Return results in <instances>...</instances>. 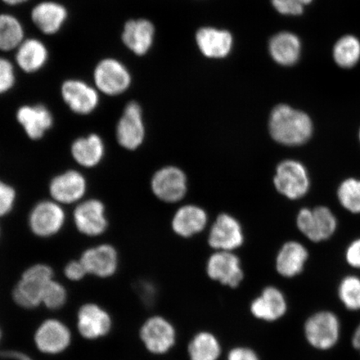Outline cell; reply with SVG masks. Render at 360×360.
<instances>
[{"label": "cell", "mask_w": 360, "mask_h": 360, "mask_svg": "<svg viewBox=\"0 0 360 360\" xmlns=\"http://www.w3.org/2000/svg\"><path fill=\"white\" fill-rule=\"evenodd\" d=\"M269 126L272 138L283 146L304 145L313 134V123L309 116L287 105L274 108Z\"/></svg>", "instance_id": "cell-1"}, {"label": "cell", "mask_w": 360, "mask_h": 360, "mask_svg": "<svg viewBox=\"0 0 360 360\" xmlns=\"http://www.w3.org/2000/svg\"><path fill=\"white\" fill-rule=\"evenodd\" d=\"M92 77L98 92L108 97L122 96L132 84L129 68L114 56L101 58L94 67Z\"/></svg>", "instance_id": "cell-2"}, {"label": "cell", "mask_w": 360, "mask_h": 360, "mask_svg": "<svg viewBox=\"0 0 360 360\" xmlns=\"http://www.w3.org/2000/svg\"><path fill=\"white\" fill-rule=\"evenodd\" d=\"M53 280L51 266L37 264L27 269L13 290L15 302L25 309H34L41 304L44 287Z\"/></svg>", "instance_id": "cell-3"}, {"label": "cell", "mask_w": 360, "mask_h": 360, "mask_svg": "<svg viewBox=\"0 0 360 360\" xmlns=\"http://www.w3.org/2000/svg\"><path fill=\"white\" fill-rule=\"evenodd\" d=\"M101 96L94 84L82 79H66L60 85L62 101L75 115L93 114L100 106Z\"/></svg>", "instance_id": "cell-4"}, {"label": "cell", "mask_w": 360, "mask_h": 360, "mask_svg": "<svg viewBox=\"0 0 360 360\" xmlns=\"http://www.w3.org/2000/svg\"><path fill=\"white\" fill-rule=\"evenodd\" d=\"M304 331L306 340L312 347L330 349L340 339V319L330 311L315 313L306 321Z\"/></svg>", "instance_id": "cell-5"}, {"label": "cell", "mask_w": 360, "mask_h": 360, "mask_svg": "<svg viewBox=\"0 0 360 360\" xmlns=\"http://www.w3.org/2000/svg\"><path fill=\"white\" fill-rule=\"evenodd\" d=\"M139 335L148 352L157 355L170 352L177 341L176 328L172 322L160 315L146 319Z\"/></svg>", "instance_id": "cell-6"}, {"label": "cell", "mask_w": 360, "mask_h": 360, "mask_svg": "<svg viewBox=\"0 0 360 360\" xmlns=\"http://www.w3.org/2000/svg\"><path fill=\"white\" fill-rule=\"evenodd\" d=\"M66 215L63 205L55 200H43L36 204L29 215V227L34 236L49 238L64 228Z\"/></svg>", "instance_id": "cell-7"}, {"label": "cell", "mask_w": 360, "mask_h": 360, "mask_svg": "<svg viewBox=\"0 0 360 360\" xmlns=\"http://www.w3.org/2000/svg\"><path fill=\"white\" fill-rule=\"evenodd\" d=\"M30 21L40 34L55 36L65 28L70 11L64 4L56 0H42L31 8Z\"/></svg>", "instance_id": "cell-8"}, {"label": "cell", "mask_w": 360, "mask_h": 360, "mask_svg": "<svg viewBox=\"0 0 360 360\" xmlns=\"http://www.w3.org/2000/svg\"><path fill=\"white\" fill-rule=\"evenodd\" d=\"M116 139L119 145L127 150H135L141 147L146 137L141 106L137 102L130 101L124 107L116 125Z\"/></svg>", "instance_id": "cell-9"}, {"label": "cell", "mask_w": 360, "mask_h": 360, "mask_svg": "<svg viewBox=\"0 0 360 360\" xmlns=\"http://www.w3.org/2000/svg\"><path fill=\"white\" fill-rule=\"evenodd\" d=\"M274 183L277 191L290 200L304 196L309 188L307 170L295 160H285L278 165Z\"/></svg>", "instance_id": "cell-10"}, {"label": "cell", "mask_w": 360, "mask_h": 360, "mask_svg": "<svg viewBox=\"0 0 360 360\" xmlns=\"http://www.w3.org/2000/svg\"><path fill=\"white\" fill-rule=\"evenodd\" d=\"M73 218L76 229L85 236H101L109 227L105 205L100 200L89 199L79 202Z\"/></svg>", "instance_id": "cell-11"}, {"label": "cell", "mask_w": 360, "mask_h": 360, "mask_svg": "<svg viewBox=\"0 0 360 360\" xmlns=\"http://www.w3.org/2000/svg\"><path fill=\"white\" fill-rule=\"evenodd\" d=\"M297 225L301 232L314 242H321L330 238L337 228V220L327 207L314 210L303 209L297 217Z\"/></svg>", "instance_id": "cell-12"}, {"label": "cell", "mask_w": 360, "mask_h": 360, "mask_svg": "<svg viewBox=\"0 0 360 360\" xmlns=\"http://www.w3.org/2000/svg\"><path fill=\"white\" fill-rule=\"evenodd\" d=\"M88 190L87 179L79 171L70 169L56 175L49 186L51 200L61 205H78Z\"/></svg>", "instance_id": "cell-13"}, {"label": "cell", "mask_w": 360, "mask_h": 360, "mask_svg": "<svg viewBox=\"0 0 360 360\" xmlns=\"http://www.w3.org/2000/svg\"><path fill=\"white\" fill-rule=\"evenodd\" d=\"M207 274L211 280L224 286L236 288L244 280L240 259L232 252L218 251L207 262Z\"/></svg>", "instance_id": "cell-14"}, {"label": "cell", "mask_w": 360, "mask_h": 360, "mask_svg": "<svg viewBox=\"0 0 360 360\" xmlns=\"http://www.w3.org/2000/svg\"><path fill=\"white\" fill-rule=\"evenodd\" d=\"M13 53V62L18 70L26 75L39 73L47 66L51 58L48 45L37 37H26Z\"/></svg>", "instance_id": "cell-15"}, {"label": "cell", "mask_w": 360, "mask_h": 360, "mask_svg": "<svg viewBox=\"0 0 360 360\" xmlns=\"http://www.w3.org/2000/svg\"><path fill=\"white\" fill-rule=\"evenodd\" d=\"M16 120L32 141L44 138L55 122L51 110L40 103L20 106L16 112Z\"/></svg>", "instance_id": "cell-16"}, {"label": "cell", "mask_w": 360, "mask_h": 360, "mask_svg": "<svg viewBox=\"0 0 360 360\" xmlns=\"http://www.w3.org/2000/svg\"><path fill=\"white\" fill-rule=\"evenodd\" d=\"M250 312L255 319L264 322L280 321L287 313V299L281 290L267 286L250 304Z\"/></svg>", "instance_id": "cell-17"}, {"label": "cell", "mask_w": 360, "mask_h": 360, "mask_svg": "<svg viewBox=\"0 0 360 360\" xmlns=\"http://www.w3.org/2000/svg\"><path fill=\"white\" fill-rule=\"evenodd\" d=\"M151 188L160 200L177 202L186 195L187 179L182 170L169 166L157 171L152 179Z\"/></svg>", "instance_id": "cell-18"}, {"label": "cell", "mask_w": 360, "mask_h": 360, "mask_svg": "<svg viewBox=\"0 0 360 360\" xmlns=\"http://www.w3.org/2000/svg\"><path fill=\"white\" fill-rule=\"evenodd\" d=\"M154 25L146 19H132L124 22L121 31V42L134 55H147L154 44Z\"/></svg>", "instance_id": "cell-19"}, {"label": "cell", "mask_w": 360, "mask_h": 360, "mask_svg": "<svg viewBox=\"0 0 360 360\" xmlns=\"http://www.w3.org/2000/svg\"><path fill=\"white\" fill-rule=\"evenodd\" d=\"M79 260L87 274L98 278L114 276L119 266L118 252L114 246L108 244L89 248Z\"/></svg>", "instance_id": "cell-20"}, {"label": "cell", "mask_w": 360, "mask_h": 360, "mask_svg": "<svg viewBox=\"0 0 360 360\" xmlns=\"http://www.w3.org/2000/svg\"><path fill=\"white\" fill-rule=\"evenodd\" d=\"M244 242L240 223L232 216L222 214L219 216L209 237V244L218 251L232 252Z\"/></svg>", "instance_id": "cell-21"}, {"label": "cell", "mask_w": 360, "mask_h": 360, "mask_svg": "<svg viewBox=\"0 0 360 360\" xmlns=\"http://www.w3.org/2000/svg\"><path fill=\"white\" fill-rule=\"evenodd\" d=\"M34 341L43 353L60 354L69 347L71 333L65 323L57 319H48L36 331Z\"/></svg>", "instance_id": "cell-22"}, {"label": "cell", "mask_w": 360, "mask_h": 360, "mask_svg": "<svg viewBox=\"0 0 360 360\" xmlns=\"http://www.w3.org/2000/svg\"><path fill=\"white\" fill-rule=\"evenodd\" d=\"M77 327L85 339L96 340L109 334L112 321L110 314L100 306L86 304L79 309Z\"/></svg>", "instance_id": "cell-23"}, {"label": "cell", "mask_w": 360, "mask_h": 360, "mask_svg": "<svg viewBox=\"0 0 360 360\" xmlns=\"http://www.w3.org/2000/svg\"><path fill=\"white\" fill-rule=\"evenodd\" d=\"M70 153L74 160L84 168L91 169L100 165L105 155V145L97 134L76 139L72 143Z\"/></svg>", "instance_id": "cell-24"}, {"label": "cell", "mask_w": 360, "mask_h": 360, "mask_svg": "<svg viewBox=\"0 0 360 360\" xmlns=\"http://www.w3.org/2000/svg\"><path fill=\"white\" fill-rule=\"evenodd\" d=\"M196 42L202 55L211 58L226 57L233 47V37L226 30L202 28L198 31Z\"/></svg>", "instance_id": "cell-25"}, {"label": "cell", "mask_w": 360, "mask_h": 360, "mask_svg": "<svg viewBox=\"0 0 360 360\" xmlns=\"http://www.w3.org/2000/svg\"><path fill=\"white\" fill-rule=\"evenodd\" d=\"M269 51L273 60L283 66H292L300 60L302 45L298 36L281 32L270 39Z\"/></svg>", "instance_id": "cell-26"}, {"label": "cell", "mask_w": 360, "mask_h": 360, "mask_svg": "<svg viewBox=\"0 0 360 360\" xmlns=\"http://www.w3.org/2000/svg\"><path fill=\"white\" fill-rule=\"evenodd\" d=\"M309 257L307 250L300 243L287 242L276 258L277 272L285 278H292L302 273Z\"/></svg>", "instance_id": "cell-27"}, {"label": "cell", "mask_w": 360, "mask_h": 360, "mask_svg": "<svg viewBox=\"0 0 360 360\" xmlns=\"http://www.w3.org/2000/svg\"><path fill=\"white\" fill-rule=\"evenodd\" d=\"M26 37L25 25L19 17L10 12L0 13V52H15Z\"/></svg>", "instance_id": "cell-28"}, {"label": "cell", "mask_w": 360, "mask_h": 360, "mask_svg": "<svg viewBox=\"0 0 360 360\" xmlns=\"http://www.w3.org/2000/svg\"><path fill=\"white\" fill-rule=\"evenodd\" d=\"M207 224V215L200 207L187 205L182 207L175 214L173 229L179 236L188 238L200 233Z\"/></svg>", "instance_id": "cell-29"}, {"label": "cell", "mask_w": 360, "mask_h": 360, "mask_svg": "<svg viewBox=\"0 0 360 360\" xmlns=\"http://www.w3.org/2000/svg\"><path fill=\"white\" fill-rule=\"evenodd\" d=\"M187 351L190 360H219L222 354V345L213 333L200 331L193 336Z\"/></svg>", "instance_id": "cell-30"}, {"label": "cell", "mask_w": 360, "mask_h": 360, "mask_svg": "<svg viewBox=\"0 0 360 360\" xmlns=\"http://www.w3.org/2000/svg\"><path fill=\"white\" fill-rule=\"evenodd\" d=\"M333 58L336 65L343 69L357 65L360 60V40L352 34L344 35L335 44Z\"/></svg>", "instance_id": "cell-31"}, {"label": "cell", "mask_w": 360, "mask_h": 360, "mask_svg": "<svg viewBox=\"0 0 360 360\" xmlns=\"http://www.w3.org/2000/svg\"><path fill=\"white\" fill-rule=\"evenodd\" d=\"M338 197L342 206L351 213H360V180L348 179L340 184Z\"/></svg>", "instance_id": "cell-32"}, {"label": "cell", "mask_w": 360, "mask_h": 360, "mask_svg": "<svg viewBox=\"0 0 360 360\" xmlns=\"http://www.w3.org/2000/svg\"><path fill=\"white\" fill-rule=\"evenodd\" d=\"M339 297L346 309H360V278L347 276L341 281L339 286Z\"/></svg>", "instance_id": "cell-33"}, {"label": "cell", "mask_w": 360, "mask_h": 360, "mask_svg": "<svg viewBox=\"0 0 360 360\" xmlns=\"http://www.w3.org/2000/svg\"><path fill=\"white\" fill-rule=\"evenodd\" d=\"M67 301V292L65 288L60 283L52 280L44 287L41 304L45 307L57 310L64 306Z\"/></svg>", "instance_id": "cell-34"}, {"label": "cell", "mask_w": 360, "mask_h": 360, "mask_svg": "<svg viewBox=\"0 0 360 360\" xmlns=\"http://www.w3.org/2000/svg\"><path fill=\"white\" fill-rule=\"evenodd\" d=\"M18 69L13 60L0 56V96L10 93L17 83Z\"/></svg>", "instance_id": "cell-35"}, {"label": "cell", "mask_w": 360, "mask_h": 360, "mask_svg": "<svg viewBox=\"0 0 360 360\" xmlns=\"http://www.w3.org/2000/svg\"><path fill=\"white\" fill-rule=\"evenodd\" d=\"M313 0H272L273 6L281 15L297 16L302 15L306 6Z\"/></svg>", "instance_id": "cell-36"}, {"label": "cell", "mask_w": 360, "mask_h": 360, "mask_svg": "<svg viewBox=\"0 0 360 360\" xmlns=\"http://www.w3.org/2000/svg\"><path fill=\"white\" fill-rule=\"evenodd\" d=\"M16 199L15 188L0 179V218L12 212Z\"/></svg>", "instance_id": "cell-37"}, {"label": "cell", "mask_w": 360, "mask_h": 360, "mask_svg": "<svg viewBox=\"0 0 360 360\" xmlns=\"http://www.w3.org/2000/svg\"><path fill=\"white\" fill-rule=\"evenodd\" d=\"M226 360H260L256 351L247 346H237L229 350Z\"/></svg>", "instance_id": "cell-38"}, {"label": "cell", "mask_w": 360, "mask_h": 360, "mask_svg": "<svg viewBox=\"0 0 360 360\" xmlns=\"http://www.w3.org/2000/svg\"><path fill=\"white\" fill-rule=\"evenodd\" d=\"M86 274V270L80 260L70 261L65 268V276L71 281H79Z\"/></svg>", "instance_id": "cell-39"}, {"label": "cell", "mask_w": 360, "mask_h": 360, "mask_svg": "<svg viewBox=\"0 0 360 360\" xmlns=\"http://www.w3.org/2000/svg\"><path fill=\"white\" fill-rule=\"evenodd\" d=\"M138 292L146 305L154 304L157 297L156 287L150 282H141L138 285Z\"/></svg>", "instance_id": "cell-40"}, {"label": "cell", "mask_w": 360, "mask_h": 360, "mask_svg": "<svg viewBox=\"0 0 360 360\" xmlns=\"http://www.w3.org/2000/svg\"><path fill=\"white\" fill-rule=\"evenodd\" d=\"M346 260L351 266L360 269V238L352 242L348 247Z\"/></svg>", "instance_id": "cell-41"}, {"label": "cell", "mask_w": 360, "mask_h": 360, "mask_svg": "<svg viewBox=\"0 0 360 360\" xmlns=\"http://www.w3.org/2000/svg\"><path fill=\"white\" fill-rule=\"evenodd\" d=\"M30 1L31 0H1V2L6 6L11 8L20 7Z\"/></svg>", "instance_id": "cell-42"}, {"label": "cell", "mask_w": 360, "mask_h": 360, "mask_svg": "<svg viewBox=\"0 0 360 360\" xmlns=\"http://www.w3.org/2000/svg\"><path fill=\"white\" fill-rule=\"evenodd\" d=\"M352 345L355 349L360 350V323L354 333Z\"/></svg>", "instance_id": "cell-43"}, {"label": "cell", "mask_w": 360, "mask_h": 360, "mask_svg": "<svg viewBox=\"0 0 360 360\" xmlns=\"http://www.w3.org/2000/svg\"><path fill=\"white\" fill-rule=\"evenodd\" d=\"M359 141H360V130H359Z\"/></svg>", "instance_id": "cell-44"}, {"label": "cell", "mask_w": 360, "mask_h": 360, "mask_svg": "<svg viewBox=\"0 0 360 360\" xmlns=\"http://www.w3.org/2000/svg\"><path fill=\"white\" fill-rule=\"evenodd\" d=\"M0 233H1V228H0Z\"/></svg>", "instance_id": "cell-45"}]
</instances>
